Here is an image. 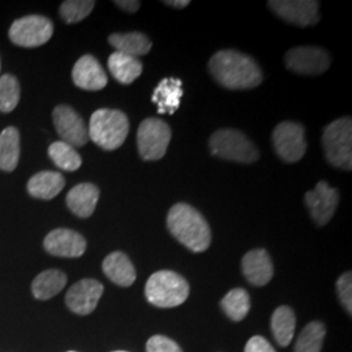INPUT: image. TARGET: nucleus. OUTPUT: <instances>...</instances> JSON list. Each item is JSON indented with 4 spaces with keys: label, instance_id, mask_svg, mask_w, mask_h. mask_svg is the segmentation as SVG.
I'll return each instance as SVG.
<instances>
[{
    "label": "nucleus",
    "instance_id": "c9c22d12",
    "mask_svg": "<svg viewBox=\"0 0 352 352\" xmlns=\"http://www.w3.org/2000/svg\"><path fill=\"white\" fill-rule=\"evenodd\" d=\"M164 4H167L168 7H173V8H186L187 6H189L188 0H180V1H174V0H170V1H164Z\"/></svg>",
    "mask_w": 352,
    "mask_h": 352
},
{
    "label": "nucleus",
    "instance_id": "7ed1b4c3",
    "mask_svg": "<svg viewBox=\"0 0 352 352\" xmlns=\"http://www.w3.org/2000/svg\"><path fill=\"white\" fill-rule=\"evenodd\" d=\"M89 140L104 151L120 148L129 133V120L120 110L100 109L90 116Z\"/></svg>",
    "mask_w": 352,
    "mask_h": 352
},
{
    "label": "nucleus",
    "instance_id": "7c9ffc66",
    "mask_svg": "<svg viewBox=\"0 0 352 352\" xmlns=\"http://www.w3.org/2000/svg\"><path fill=\"white\" fill-rule=\"evenodd\" d=\"M94 6L96 1L93 0H67L62 3L59 13L67 24H75L87 19Z\"/></svg>",
    "mask_w": 352,
    "mask_h": 352
},
{
    "label": "nucleus",
    "instance_id": "dca6fc26",
    "mask_svg": "<svg viewBox=\"0 0 352 352\" xmlns=\"http://www.w3.org/2000/svg\"><path fill=\"white\" fill-rule=\"evenodd\" d=\"M72 80L76 87L84 90L97 91L107 85V76L100 62L91 56H81L72 69Z\"/></svg>",
    "mask_w": 352,
    "mask_h": 352
},
{
    "label": "nucleus",
    "instance_id": "2f4dec72",
    "mask_svg": "<svg viewBox=\"0 0 352 352\" xmlns=\"http://www.w3.org/2000/svg\"><path fill=\"white\" fill-rule=\"evenodd\" d=\"M352 274L351 272L344 273L337 282V291L340 295V302L349 312L352 314Z\"/></svg>",
    "mask_w": 352,
    "mask_h": 352
},
{
    "label": "nucleus",
    "instance_id": "4be33fe9",
    "mask_svg": "<svg viewBox=\"0 0 352 352\" xmlns=\"http://www.w3.org/2000/svg\"><path fill=\"white\" fill-rule=\"evenodd\" d=\"M109 43L115 47L118 52L126 54L133 58H139L149 54L153 46L149 37L140 32L115 33L109 37Z\"/></svg>",
    "mask_w": 352,
    "mask_h": 352
},
{
    "label": "nucleus",
    "instance_id": "0eeeda50",
    "mask_svg": "<svg viewBox=\"0 0 352 352\" xmlns=\"http://www.w3.org/2000/svg\"><path fill=\"white\" fill-rule=\"evenodd\" d=\"M171 141V128L164 120L148 118L138 129V148L144 161L164 158Z\"/></svg>",
    "mask_w": 352,
    "mask_h": 352
},
{
    "label": "nucleus",
    "instance_id": "6ab92c4d",
    "mask_svg": "<svg viewBox=\"0 0 352 352\" xmlns=\"http://www.w3.org/2000/svg\"><path fill=\"white\" fill-rule=\"evenodd\" d=\"M102 269L106 277L120 287H129L136 280L135 266L123 252L110 253L103 260Z\"/></svg>",
    "mask_w": 352,
    "mask_h": 352
},
{
    "label": "nucleus",
    "instance_id": "412c9836",
    "mask_svg": "<svg viewBox=\"0 0 352 352\" xmlns=\"http://www.w3.org/2000/svg\"><path fill=\"white\" fill-rule=\"evenodd\" d=\"M65 186L63 175L55 171H41L30 177L28 183V192L32 197L41 200H52Z\"/></svg>",
    "mask_w": 352,
    "mask_h": 352
},
{
    "label": "nucleus",
    "instance_id": "39448f33",
    "mask_svg": "<svg viewBox=\"0 0 352 352\" xmlns=\"http://www.w3.org/2000/svg\"><path fill=\"white\" fill-rule=\"evenodd\" d=\"M322 146L329 164L342 170H351L352 122L350 116L337 119L324 129Z\"/></svg>",
    "mask_w": 352,
    "mask_h": 352
},
{
    "label": "nucleus",
    "instance_id": "20e7f679",
    "mask_svg": "<svg viewBox=\"0 0 352 352\" xmlns=\"http://www.w3.org/2000/svg\"><path fill=\"white\" fill-rule=\"evenodd\" d=\"M188 282L171 270H160L146 282L145 296L151 305L174 308L188 299Z\"/></svg>",
    "mask_w": 352,
    "mask_h": 352
},
{
    "label": "nucleus",
    "instance_id": "bb28decb",
    "mask_svg": "<svg viewBox=\"0 0 352 352\" xmlns=\"http://www.w3.org/2000/svg\"><path fill=\"white\" fill-rule=\"evenodd\" d=\"M221 307L230 320L241 321L251 309L250 294L244 289H232L222 299Z\"/></svg>",
    "mask_w": 352,
    "mask_h": 352
},
{
    "label": "nucleus",
    "instance_id": "393cba45",
    "mask_svg": "<svg viewBox=\"0 0 352 352\" xmlns=\"http://www.w3.org/2000/svg\"><path fill=\"white\" fill-rule=\"evenodd\" d=\"M20 158V133L17 128L8 126L0 133V170L12 173Z\"/></svg>",
    "mask_w": 352,
    "mask_h": 352
},
{
    "label": "nucleus",
    "instance_id": "473e14b6",
    "mask_svg": "<svg viewBox=\"0 0 352 352\" xmlns=\"http://www.w3.org/2000/svg\"><path fill=\"white\" fill-rule=\"evenodd\" d=\"M146 352H183L175 340L164 336H154L146 343Z\"/></svg>",
    "mask_w": 352,
    "mask_h": 352
},
{
    "label": "nucleus",
    "instance_id": "c85d7f7f",
    "mask_svg": "<svg viewBox=\"0 0 352 352\" xmlns=\"http://www.w3.org/2000/svg\"><path fill=\"white\" fill-rule=\"evenodd\" d=\"M49 155L52 162L56 164L60 170L74 173L78 170L82 164L80 154L76 151L74 146L65 144L63 141L52 142L49 148Z\"/></svg>",
    "mask_w": 352,
    "mask_h": 352
},
{
    "label": "nucleus",
    "instance_id": "aec40b11",
    "mask_svg": "<svg viewBox=\"0 0 352 352\" xmlns=\"http://www.w3.org/2000/svg\"><path fill=\"white\" fill-rule=\"evenodd\" d=\"M183 97L182 80L179 78H164L157 88L154 89L151 101L158 106V113L173 115L180 106Z\"/></svg>",
    "mask_w": 352,
    "mask_h": 352
},
{
    "label": "nucleus",
    "instance_id": "72a5a7b5",
    "mask_svg": "<svg viewBox=\"0 0 352 352\" xmlns=\"http://www.w3.org/2000/svg\"><path fill=\"white\" fill-rule=\"evenodd\" d=\"M244 352H276L273 346L264 337L256 336L247 342Z\"/></svg>",
    "mask_w": 352,
    "mask_h": 352
},
{
    "label": "nucleus",
    "instance_id": "f3484780",
    "mask_svg": "<svg viewBox=\"0 0 352 352\" xmlns=\"http://www.w3.org/2000/svg\"><path fill=\"white\" fill-rule=\"evenodd\" d=\"M241 270L247 280L257 287L267 285L274 274L272 258L265 250L248 252L241 260Z\"/></svg>",
    "mask_w": 352,
    "mask_h": 352
},
{
    "label": "nucleus",
    "instance_id": "4c0bfd02",
    "mask_svg": "<svg viewBox=\"0 0 352 352\" xmlns=\"http://www.w3.org/2000/svg\"><path fill=\"white\" fill-rule=\"evenodd\" d=\"M68 352H76V351H68Z\"/></svg>",
    "mask_w": 352,
    "mask_h": 352
},
{
    "label": "nucleus",
    "instance_id": "a878e982",
    "mask_svg": "<svg viewBox=\"0 0 352 352\" xmlns=\"http://www.w3.org/2000/svg\"><path fill=\"white\" fill-rule=\"evenodd\" d=\"M295 327L296 317L294 311L287 305L278 307L272 316V333L279 346H289L295 334Z\"/></svg>",
    "mask_w": 352,
    "mask_h": 352
},
{
    "label": "nucleus",
    "instance_id": "a211bd4d",
    "mask_svg": "<svg viewBox=\"0 0 352 352\" xmlns=\"http://www.w3.org/2000/svg\"><path fill=\"white\" fill-rule=\"evenodd\" d=\"M100 200V189L91 183H81L71 189L67 195V206L80 218H89L94 213Z\"/></svg>",
    "mask_w": 352,
    "mask_h": 352
},
{
    "label": "nucleus",
    "instance_id": "9b49d317",
    "mask_svg": "<svg viewBox=\"0 0 352 352\" xmlns=\"http://www.w3.org/2000/svg\"><path fill=\"white\" fill-rule=\"evenodd\" d=\"M52 120L58 135L65 144L74 148L88 144V128L84 119L72 107L67 104L56 106L52 111Z\"/></svg>",
    "mask_w": 352,
    "mask_h": 352
},
{
    "label": "nucleus",
    "instance_id": "e433bc0d",
    "mask_svg": "<svg viewBox=\"0 0 352 352\" xmlns=\"http://www.w3.org/2000/svg\"><path fill=\"white\" fill-rule=\"evenodd\" d=\"M113 352H126V351H113Z\"/></svg>",
    "mask_w": 352,
    "mask_h": 352
},
{
    "label": "nucleus",
    "instance_id": "f704fd0d",
    "mask_svg": "<svg viewBox=\"0 0 352 352\" xmlns=\"http://www.w3.org/2000/svg\"><path fill=\"white\" fill-rule=\"evenodd\" d=\"M113 4L129 13L138 12L141 6V3L136 0H118V1H113Z\"/></svg>",
    "mask_w": 352,
    "mask_h": 352
},
{
    "label": "nucleus",
    "instance_id": "f8f14e48",
    "mask_svg": "<svg viewBox=\"0 0 352 352\" xmlns=\"http://www.w3.org/2000/svg\"><path fill=\"white\" fill-rule=\"evenodd\" d=\"M340 202L338 189L331 188L327 182H320L314 190L305 193V204L316 225L325 226L337 210Z\"/></svg>",
    "mask_w": 352,
    "mask_h": 352
},
{
    "label": "nucleus",
    "instance_id": "423d86ee",
    "mask_svg": "<svg viewBox=\"0 0 352 352\" xmlns=\"http://www.w3.org/2000/svg\"><path fill=\"white\" fill-rule=\"evenodd\" d=\"M209 146L212 154L225 161L253 164L260 153L256 145L238 129H219L212 135Z\"/></svg>",
    "mask_w": 352,
    "mask_h": 352
},
{
    "label": "nucleus",
    "instance_id": "ddd939ff",
    "mask_svg": "<svg viewBox=\"0 0 352 352\" xmlns=\"http://www.w3.org/2000/svg\"><path fill=\"white\" fill-rule=\"evenodd\" d=\"M269 7L289 24L298 26L315 25L320 20V3L314 0H274Z\"/></svg>",
    "mask_w": 352,
    "mask_h": 352
},
{
    "label": "nucleus",
    "instance_id": "b1692460",
    "mask_svg": "<svg viewBox=\"0 0 352 352\" xmlns=\"http://www.w3.org/2000/svg\"><path fill=\"white\" fill-rule=\"evenodd\" d=\"M67 285V276L58 269H49L34 278L32 292L39 300H49L58 295Z\"/></svg>",
    "mask_w": 352,
    "mask_h": 352
},
{
    "label": "nucleus",
    "instance_id": "4468645a",
    "mask_svg": "<svg viewBox=\"0 0 352 352\" xmlns=\"http://www.w3.org/2000/svg\"><path fill=\"white\" fill-rule=\"evenodd\" d=\"M103 294V285L96 279H81L68 289L65 295L67 307L76 315H90L98 305Z\"/></svg>",
    "mask_w": 352,
    "mask_h": 352
},
{
    "label": "nucleus",
    "instance_id": "f03ea898",
    "mask_svg": "<svg viewBox=\"0 0 352 352\" xmlns=\"http://www.w3.org/2000/svg\"><path fill=\"white\" fill-rule=\"evenodd\" d=\"M167 228L189 251H206L212 243L209 223L200 212L184 202L175 204L167 214Z\"/></svg>",
    "mask_w": 352,
    "mask_h": 352
},
{
    "label": "nucleus",
    "instance_id": "cd10ccee",
    "mask_svg": "<svg viewBox=\"0 0 352 352\" xmlns=\"http://www.w3.org/2000/svg\"><path fill=\"white\" fill-rule=\"evenodd\" d=\"M327 327L320 321H312L304 327L295 344V352H321Z\"/></svg>",
    "mask_w": 352,
    "mask_h": 352
},
{
    "label": "nucleus",
    "instance_id": "6e6552de",
    "mask_svg": "<svg viewBox=\"0 0 352 352\" xmlns=\"http://www.w3.org/2000/svg\"><path fill=\"white\" fill-rule=\"evenodd\" d=\"M54 25L50 19L39 14L16 20L10 28V39L21 47H38L50 41Z\"/></svg>",
    "mask_w": 352,
    "mask_h": 352
},
{
    "label": "nucleus",
    "instance_id": "5701e85b",
    "mask_svg": "<svg viewBox=\"0 0 352 352\" xmlns=\"http://www.w3.org/2000/svg\"><path fill=\"white\" fill-rule=\"evenodd\" d=\"M109 69L120 84H132L142 74V63L139 58L115 51L109 58Z\"/></svg>",
    "mask_w": 352,
    "mask_h": 352
},
{
    "label": "nucleus",
    "instance_id": "f257e3e1",
    "mask_svg": "<svg viewBox=\"0 0 352 352\" xmlns=\"http://www.w3.org/2000/svg\"><path fill=\"white\" fill-rule=\"evenodd\" d=\"M214 80L230 90H247L263 82V72L251 56L236 50L215 52L209 60Z\"/></svg>",
    "mask_w": 352,
    "mask_h": 352
},
{
    "label": "nucleus",
    "instance_id": "1a4fd4ad",
    "mask_svg": "<svg viewBox=\"0 0 352 352\" xmlns=\"http://www.w3.org/2000/svg\"><path fill=\"white\" fill-rule=\"evenodd\" d=\"M273 146L283 162L295 164L300 161L307 151L304 126L296 122L278 124L273 131Z\"/></svg>",
    "mask_w": 352,
    "mask_h": 352
},
{
    "label": "nucleus",
    "instance_id": "c756f323",
    "mask_svg": "<svg viewBox=\"0 0 352 352\" xmlns=\"http://www.w3.org/2000/svg\"><path fill=\"white\" fill-rule=\"evenodd\" d=\"M20 101V84L12 75L0 77V111L11 113Z\"/></svg>",
    "mask_w": 352,
    "mask_h": 352
},
{
    "label": "nucleus",
    "instance_id": "9d476101",
    "mask_svg": "<svg viewBox=\"0 0 352 352\" xmlns=\"http://www.w3.org/2000/svg\"><path fill=\"white\" fill-rule=\"evenodd\" d=\"M287 69L298 75L316 76L327 72L331 63L327 50L317 46H299L285 55Z\"/></svg>",
    "mask_w": 352,
    "mask_h": 352
},
{
    "label": "nucleus",
    "instance_id": "2eb2a0df",
    "mask_svg": "<svg viewBox=\"0 0 352 352\" xmlns=\"http://www.w3.org/2000/svg\"><path fill=\"white\" fill-rule=\"evenodd\" d=\"M43 247L52 256L77 258L87 251V240L74 230L56 228L45 238Z\"/></svg>",
    "mask_w": 352,
    "mask_h": 352
}]
</instances>
